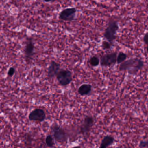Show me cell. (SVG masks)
Segmentation results:
<instances>
[{"mask_svg":"<svg viewBox=\"0 0 148 148\" xmlns=\"http://www.w3.org/2000/svg\"><path fill=\"white\" fill-rule=\"evenodd\" d=\"M77 9L75 8H67L60 13L59 18L60 20L66 21H72L75 18Z\"/></svg>","mask_w":148,"mask_h":148,"instance_id":"8992f818","label":"cell"},{"mask_svg":"<svg viewBox=\"0 0 148 148\" xmlns=\"http://www.w3.org/2000/svg\"><path fill=\"white\" fill-rule=\"evenodd\" d=\"M92 91V86L89 84H83L81 85L78 88V93L82 96L88 95Z\"/></svg>","mask_w":148,"mask_h":148,"instance_id":"8fae6325","label":"cell"},{"mask_svg":"<svg viewBox=\"0 0 148 148\" xmlns=\"http://www.w3.org/2000/svg\"><path fill=\"white\" fill-rule=\"evenodd\" d=\"M60 69V65L55 61H52L48 69V76L51 79L55 77Z\"/></svg>","mask_w":148,"mask_h":148,"instance_id":"30bf717a","label":"cell"},{"mask_svg":"<svg viewBox=\"0 0 148 148\" xmlns=\"http://www.w3.org/2000/svg\"><path fill=\"white\" fill-rule=\"evenodd\" d=\"M95 120L92 116H86L80 127V132L83 135H87L94 125Z\"/></svg>","mask_w":148,"mask_h":148,"instance_id":"52a82bcc","label":"cell"},{"mask_svg":"<svg viewBox=\"0 0 148 148\" xmlns=\"http://www.w3.org/2000/svg\"><path fill=\"white\" fill-rule=\"evenodd\" d=\"M117 54L113 52L103 55L100 59V64L102 67H108L114 65L116 63Z\"/></svg>","mask_w":148,"mask_h":148,"instance_id":"5b68a950","label":"cell"},{"mask_svg":"<svg viewBox=\"0 0 148 148\" xmlns=\"http://www.w3.org/2000/svg\"><path fill=\"white\" fill-rule=\"evenodd\" d=\"M115 139L113 136H111L107 135L104 136L102 140L100 145V148H106L110 147L113 145Z\"/></svg>","mask_w":148,"mask_h":148,"instance_id":"7c38bea8","label":"cell"},{"mask_svg":"<svg viewBox=\"0 0 148 148\" xmlns=\"http://www.w3.org/2000/svg\"><path fill=\"white\" fill-rule=\"evenodd\" d=\"M24 52L25 57L27 59H31L34 55L35 46L32 38H27Z\"/></svg>","mask_w":148,"mask_h":148,"instance_id":"9c48e42d","label":"cell"},{"mask_svg":"<svg viewBox=\"0 0 148 148\" xmlns=\"http://www.w3.org/2000/svg\"><path fill=\"white\" fill-rule=\"evenodd\" d=\"M54 0H44V1L46 2H49L53 1Z\"/></svg>","mask_w":148,"mask_h":148,"instance_id":"ffe728a7","label":"cell"},{"mask_svg":"<svg viewBox=\"0 0 148 148\" xmlns=\"http://www.w3.org/2000/svg\"><path fill=\"white\" fill-rule=\"evenodd\" d=\"M127 54L122 52H120L117 55L116 63L117 64H121L127 60Z\"/></svg>","mask_w":148,"mask_h":148,"instance_id":"4fadbf2b","label":"cell"},{"mask_svg":"<svg viewBox=\"0 0 148 148\" xmlns=\"http://www.w3.org/2000/svg\"><path fill=\"white\" fill-rule=\"evenodd\" d=\"M56 76L59 83L64 87L69 85L73 81L72 72L68 70L60 69Z\"/></svg>","mask_w":148,"mask_h":148,"instance_id":"3957f363","label":"cell"},{"mask_svg":"<svg viewBox=\"0 0 148 148\" xmlns=\"http://www.w3.org/2000/svg\"><path fill=\"white\" fill-rule=\"evenodd\" d=\"M89 63L92 67H97L100 63V59L97 56H92L90 59Z\"/></svg>","mask_w":148,"mask_h":148,"instance_id":"5bb4252c","label":"cell"},{"mask_svg":"<svg viewBox=\"0 0 148 148\" xmlns=\"http://www.w3.org/2000/svg\"><path fill=\"white\" fill-rule=\"evenodd\" d=\"M15 72V69L14 68L10 67V68L9 69L8 71V76H10V77H11V76L14 75Z\"/></svg>","mask_w":148,"mask_h":148,"instance_id":"ac0fdd59","label":"cell"},{"mask_svg":"<svg viewBox=\"0 0 148 148\" xmlns=\"http://www.w3.org/2000/svg\"><path fill=\"white\" fill-rule=\"evenodd\" d=\"M147 52H148V45L147 46Z\"/></svg>","mask_w":148,"mask_h":148,"instance_id":"44dd1931","label":"cell"},{"mask_svg":"<svg viewBox=\"0 0 148 148\" xmlns=\"http://www.w3.org/2000/svg\"><path fill=\"white\" fill-rule=\"evenodd\" d=\"M139 147L148 148V141H141L139 144Z\"/></svg>","mask_w":148,"mask_h":148,"instance_id":"e0dca14e","label":"cell"},{"mask_svg":"<svg viewBox=\"0 0 148 148\" xmlns=\"http://www.w3.org/2000/svg\"><path fill=\"white\" fill-rule=\"evenodd\" d=\"M119 28L118 22L114 20H111L105 30L104 37L108 41L113 43L116 38V34Z\"/></svg>","mask_w":148,"mask_h":148,"instance_id":"7a4b0ae2","label":"cell"},{"mask_svg":"<svg viewBox=\"0 0 148 148\" xmlns=\"http://www.w3.org/2000/svg\"><path fill=\"white\" fill-rule=\"evenodd\" d=\"M54 138L52 136L49 135L46 137V143L49 147H53L54 146L55 143Z\"/></svg>","mask_w":148,"mask_h":148,"instance_id":"9a60e30c","label":"cell"},{"mask_svg":"<svg viewBox=\"0 0 148 148\" xmlns=\"http://www.w3.org/2000/svg\"><path fill=\"white\" fill-rule=\"evenodd\" d=\"M46 114L45 111L41 109L37 108L30 112L29 115V119L30 121L42 122L46 119Z\"/></svg>","mask_w":148,"mask_h":148,"instance_id":"ba28073f","label":"cell"},{"mask_svg":"<svg viewBox=\"0 0 148 148\" xmlns=\"http://www.w3.org/2000/svg\"><path fill=\"white\" fill-rule=\"evenodd\" d=\"M54 139L56 142L63 143L66 142L68 140L67 134L62 128L56 124L51 127Z\"/></svg>","mask_w":148,"mask_h":148,"instance_id":"277c9868","label":"cell"},{"mask_svg":"<svg viewBox=\"0 0 148 148\" xmlns=\"http://www.w3.org/2000/svg\"><path fill=\"white\" fill-rule=\"evenodd\" d=\"M111 44L109 41H103L102 43V47L103 50H108L110 49L111 47Z\"/></svg>","mask_w":148,"mask_h":148,"instance_id":"2e32d148","label":"cell"},{"mask_svg":"<svg viewBox=\"0 0 148 148\" xmlns=\"http://www.w3.org/2000/svg\"><path fill=\"white\" fill-rule=\"evenodd\" d=\"M143 41H144L145 44L148 45V32L144 35V37H143Z\"/></svg>","mask_w":148,"mask_h":148,"instance_id":"d6986e66","label":"cell"},{"mask_svg":"<svg viewBox=\"0 0 148 148\" xmlns=\"http://www.w3.org/2000/svg\"><path fill=\"white\" fill-rule=\"evenodd\" d=\"M143 66L144 63L142 60L137 58H131L121 63L119 70L121 71H127L130 74L135 75L142 68Z\"/></svg>","mask_w":148,"mask_h":148,"instance_id":"6da1fadb","label":"cell"}]
</instances>
